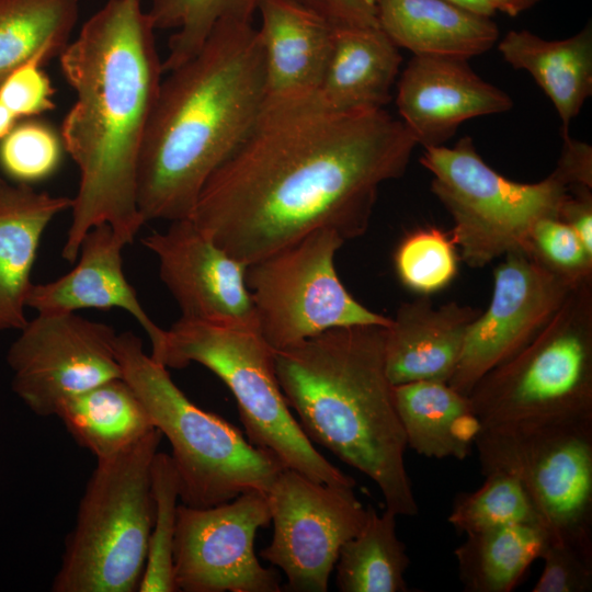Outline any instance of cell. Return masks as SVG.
I'll return each mask as SVG.
<instances>
[{"mask_svg":"<svg viewBox=\"0 0 592 592\" xmlns=\"http://www.w3.org/2000/svg\"><path fill=\"white\" fill-rule=\"evenodd\" d=\"M415 146L384 109L339 111L317 92L266 95L190 219L246 265L317 229L354 239L368 228L380 185L405 173Z\"/></svg>","mask_w":592,"mask_h":592,"instance_id":"1","label":"cell"},{"mask_svg":"<svg viewBox=\"0 0 592 592\" xmlns=\"http://www.w3.org/2000/svg\"><path fill=\"white\" fill-rule=\"evenodd\" d=\"M155 31L141 0H107L59 55L76 94L60 129L79 170L61 250L70 263L92 227L109 224L129 244L146 224L136 177L163 73Z\"/></svg>","mask_w":592,"mask_h":592,"instance_id":"2","label":"cell"},{"mask_svg":"<svg viewBox=\"0 0 592 592\" xmlns=\"http://www.w3.org/2000/svg\"><path fill=\"white\" fill-rule=\"evenodd\" d=\"M166 73L137 166L145 223L191 218L204 184L250 133L266 99L263 48L250 21L221 20L195 56Z\"/></svg>","mask_w":592,"mask_h":592,"instance_id":"3","label":"cell"},{"mask_svg":"<svg viewBox=\"0 0 592 592\" xmlns=\"http://www.w3.org/2000/svg\"><path fill=\"white\" fill-rule=\"evenodd\" d=\"M387 327H340L274 351L275 374L307 437L369 477L386 508L415 516L408 447L385 365Z\"/></svg>","mask_w":592,"mask_h":592,"instance_id":"4","label":"cell"},{"mask_svg":"<svg viewBox=\"0 0 592 592\" xmlns=\"http://www.w3.org/2000/svg\"><path fill=\"white\" fill-rule=\"evenodd\" d=\"M122 377L171 444L180 500L209 508L242 493H266L284 467L269 452L246 440L231 423L193 403L173 383L167 367L145 353L130 331L115 339Z\"/></svg>","mask_w":592,"mask_h":592,"instance_id":"5","label":"cell"},{"mask_svg":"<svg viewBox=\"0 0 592 592\" xmlns=\"http://www.w3.org/2000/svg\"><path fill=\"white\" fill-rule=\"evenodd\" d=\"M166 367L198 363L230 389L248 441L286 468L329 485L356 481L333 466L304 433L278 385L274 350L255 325L180 318L166 330L161 349L150 355Z\"/></svg>","mask_w":592,"mask_h":592,"instance_id":"6","label":"cell"},{"mask_svg":"<svg viewBox=\"0 0 592 592\" xmlns=\"http://www.w3.org/2000/svg\"><path fill=\"white\" fill-rule=\"evenodd\" d=\"M161 439L153 429L124 451L96 459L52 591L138 590L153 517L151 464Z\"/></svg>","mask_w":592,"mask_h":592,"instance_id":"7","label":"cell"},{"mask_svg":"<svg viewBox=\"0 0 592 592\" xmlns=\"http://www.w3.org/2000/svg\"><path fill=\"white\" fill-rule=\"evenodd\" d=\"M480 429L592 418V280L468 395Z\"/></svg>","mask_w":592,"mask_h":592,"instance_id":"8","label":"cell"},{"mask_svg":"<svg viewBox=\"0 0 592 592\" xmlns=\"http://www.w3.org/2000/svg\"><path fill=\"white\" fill-rule=\"evenodd\" d=\"M420 162L433 175L432 193L452 216L451 238L459 259L474 269L531 248L535 225L557 218L568 192L554 172L537 183L502 177L485 162L469 136L453 147L424 148Z\"/></svg>","mask_w":592,"mask_h":592,"instance_id":"9","label":"cell"},{"mask_svg":"<svg viewBox=\"0 0 592 592\" xmlns=\"http://www.w3.org/2000/svg\"><path fill=\"white\" fill-rule=\"evenodd\" d=\"M481 473L514 476L549 537L592 543V418L480 429Z\"/></svg>","mask_w":592,"mask_h":592,"instance_id":"10","label":"cell"},{"mask_svg":"<svg viewBox=\"0 0 592 592\" xmlns=\"http://www.w3.org/2000/svg\"><path fill=\"white\" fill-rule=\"evenodd\" d=\"M344 242L317 229L247 265L258 328L274 351L333 328L390 326L391 318L367 309L339 278L334 257Z\"/></svg>","mask_w":592,"mask_h":592,"instance_id":"11","label":"cell"},{"mask_svg":"<svg viewBox=\"0 0 592 592\" xmlns=\"http://www.w3.org/2000/svg\"><path fill=\"white\" fill-rule=\"evenodd\" d=\"M273 523L261 557L278 567L294 592H326L341 547L367 519L353 488L315 481L283 468L266 492Z\"/></svg>","mask_w":592,"mask_h":592,"instance_id":"12","label":"cell"},{"mask_svg":"<svg viewBox=\"0 0 592 592\" xmlns=\"http://www.w3.org/2000/svg\"><path fill=\"white\" fill-rule=\"evenodd\" d=\"M116 335L76 312L37 314L7 353L12 390L36 415H55L67 398L122 377Z\"/></svg>","mask_w":592,"mask_h":592,"instance_id":"13","label":"cell"},{"mask_svg":"<svg viewBox=\"0 0 592 592\" xmlns=\"http://www.w3.org/2000/svg\"><path fill=\"white\" fill-rule=\"evenodd\" d=\"M271 523L266 493L252 491L209 508L178 505L173 579L183 592H280L276 571L254 551Z\"/></svg>","mask_w":592,"mask_h":592,"instance_id":"14","label":"cell"},{"mask_svg":"<svg viewBox=\"0 0 592 592\" xmlns=\"http://www.w3.org/2000/svg\"><path fill=\"white\" fill-rule=\"evenodd\" d=\"M503 257L493 273L491 303L470 326L448 382L465 396L486 373L525 346L581 283L554 270L532 247Z\"/></svg>","mask_w":592,"mask_h":592,"instance_id":"15","label":"cell"},{"mask_svg":"<svg viewBox=\"0 0 592 592\" xmlns=\"http://www.w3.org/2000/svg\"><path fill=\"white\" fill-rule=\"evenodd\" d=\"M158 259L160 278L182 318L255 325L247 265L231 258L190 218L141 239Z\"/></svg>","mask_w":592,"mask_h":592,"instance_id":"16","label":"cell"},{"mask_svg":"<svg viewBox=\"0 0 592 592\" xmlns=\"http://www.w3.org/2000/svg\"><path fill=\"white\" fill-rule=\"evenodd\" d=\"M396 105L417 145L426 148L443 146L465 121L510 111L513 101L467 59L413 55L399 78Z\"/></svg>","mask_w":592,"mask_h":592,"instance_id":"17","label":"cell"},{"mask_svg":"<svg viewBox=\"0 0 592 592\" xmlns=\"http://www.w3.org/2000/svg\"><path fill=\"white\" fill-rule=\"evenodd\" d=\"M125 246L109 224L92 227L81 241L76 266L57 280L33 283L26 307L43 315L88 308L123 309L146 331L151 343L150 355H155L163 344L166 330L148 316L124 274Z\"/></svg>","mask_w":592,"mask_h":592,"instance_id":"18","label":"cell"},{"mask_svg":"<svg viewBox=\"0 0 592 592\" xmlns=\"http://www.w3.org/2000/svg\"><path fill=\"white\" fill-rule=\"evenodd\" d=\"M480 314L456 301L435 308L426 296L402 303L385 338V365L392 386L418 380L448 383L468 330Z\"/></svg>","mask_w":592,"mask_h":592,"instance_id":"19","label":"cell"},{"mask_svg":"<svg viewBox=\"0 0 592 592\" xmlns=\"http://www.w3.org/2000/svg\"><path fill=\"white\" fill-rule=\"evenodd\" d=\"M258 35L263 48L266 95L317 92L329 59L328 20L293 0H261Z\"/></svg>","mask_w":592,"mask_h":592,"instance_id":"20","label":"cell"},{"mask_svg":"<svg viewBox=\"0 0 592 592\" xmlns=\"http://www.w3.org/2000/svg\"><path fill=\"white\" fill-rule=\"evenodd\" d=\"M71 205L70 197L0 178V332L26 325V297L42 236L52 219Z\"/></svg>","mask_w":592,"mask_h":592,"instance_id":"21","label":"cell"},{"mask_svg":"<svg viewBox=\"0 0 592 592\" xmlns=\"http://www.w3.org/2000/svg\"><path fill=\"white\" fill-rule=\"evenodd\" d=\"M379 29L415 56L469 59L488 52L499 29L480 15L445 0H375Z\"/></svg>","mask_w":592,"mask_h":592,"instance_id":"22","label":"cell"},{"mask_svg":"<svg viewBox=\"0 0 592 592\" xmlns=\"http://www.w3.org/2000/svg\"><path fill=\"white\" fill-rule=\"evenodd\" d=\"M401 61L399 48L379 27L334 26L317 94L339 111L384 109Z\"/></svg>","mask_w":592,"mask_h":592,"instance_id":"23","label":"cell"},{"mask_svg":"<svg viewBox=\"0 0 592 592\" xmlns=\"http://www.w3.org/2000/svg\"><path fill=\"white\" fill-rule=\"evenodd\" d=\"M498 49L515 69L526 70L554 104L560 122L561 138L592 94V31L565 39H544L527 30L510 31Z\"/></svg>","mask_w":592,"mask_h":592,"instance_id":"24","label":"cell"},{"mask_svg":"<svg viewBox=\"0 0 592 592\" xmlns=\"http://www.w3.org/2000/svg\"><path fill=\"white\" fill-rule=\"evenodd\" d=\"M407 445L429 458L465 459L480 431L468 396L448 383L418 380L394 386Z\"/></svg>","mask_w":592,"mask_h":592,"instance_id":"25","label":"cell"},{"mask_svg":"<svg viewBox=\"0 0 592 592\" xmlns=\"http://www.w3.org/2000/svg\"><path fill=\"white\" fill-rule=\"evenodd\" d=\"M55 415L96 459L124 451L156 429L141 400L123 377L67 398Z\"/></svg>","mask_w":592,"mask_h":592,"instance_id":"26","label":"cell"},{"mask_svg":"<svg viewBox=\"0 0 592 592\" xmlns=\"http://www.w3.org/2000/svg\"><path fill=\"white\" fill-rule=\"evenodd\" d=\"M547 533L513 524L466 535L455 549L458 577L468 592H510L539 558Z\"/></svg>","mask_w":592,"mask_h":592,"instance_id":"27","label":"cell"},{"mask_svg":"<svg viewBox=\"0 0 592 592\" xmlns=\"http://www.w3.org/2000/svg\"><path fill=\"white\" fill-rule=\"evenodd\" d=\"M397 514L385 508L378 514L367 506L363 528L340 549L337 587L341 592H405L410 563L406 545L397 535Z\"/></svg>","mask_w":592,"mask_h":592,"instance_id":"28","label":"cell"},{"mask_svg":"<svg viewBox=\"0 0 592 592\" xmlns=\"http://www.w3.org/2000/svg\"><path fill=\"white\" fill-rule=\"evenodd\" d=\"M78 16V0H0V82L34 57L59 56Z\"/></svg>","mask_w":592,"mask_h":592,"instance_id":"29","label":"cell"},{"mask_svg":"<svg viewBox=\"0 0 592 592\" xmlns=\"http://www.w3.org/2000/svg\"><path fill=\"white\" fill-rule=\"evenodd\" d=\"M156 30H173L163 73L195 56L221 20L252 22L261 0H141Z\"/></svg>","mask_w":592,"mask_h":592,"instance_id":"30","label":"cell"},{"mask_svg":"<svg viewBox=\"0 0 592 592\" xmlns=\"http://www.w3.org/2000/svg\"><path fill=\"white\" fill-rule=\"evenodd\" d=\"M485 477V482L475 491L457 494L447 517L451 525L466 535L513 524L542 526L528 496L514 476L493 470Z\"/></svg>","mask_w":592,"mask_h":592,"instance_id":"31","label":"cell"},{"mask_svg":"<svg viewBox=\"0 0 592 592\" xmlns=\"http://www.w3.org/2000/svg\"><path fill=\"white\" fill-rule=\"evenodd\" d=\"M153 517L148 554L138 592H174L173 544L179 478L171 456L157 452L151 464Z\"/></svg>","mask_w":592,"mask_h":592,"instance_id":"32","label":"cell"},{"mask_svg":"<svg viewBox=\"0 0 592 592\" xmlns=\"http://www.w3.org/2000/svg\"><path fill=\"white\" fill-rule=\"evenodd\" d=\"M451 235L436 228L419 229L398 246L395 266L403 285L422 294L436 292L455 277L459 257Z\"/></svg>","mask_w":592,"mask_h":592,"instance_id":"33","label":"cell"},{"mask_svg":"<svg viewBox=\"0 0 592 592\" xmlns=\"http://www.w3.org/2000/svg\"><path fill=\"white\" fill-rule=\"evenodd\" d=\"M61 138L47 124L24 121L0 140V167L16 183L50 177L61 160Z\"/></svg>","mask_w":592,"mask_h":592,"instance_id":"34","label":"cell"},{"mask_svg":"<svg viewBox=\"0 0 592 592\" xmlns=\"http://www.w3.org/2000/svg\"><path fill=\"white\" fill-rule=\"evenodd\" d=\"M539 558L544 566L533 592L592 590V543L547 536Z\"/></svg>","mask_w":592,"mask_h":592,"instance_id":"35","label":"cell"},{"mask_svg":"<svg viewBox=\"0 0 592 592\" xmlns=\"http://www.w3.org/2000/svg\"><path fill=\"white\" fill-rule=\"evenodd\" d=\"M531 243L544 262L570 280L592 278V253L574 230L558 218L539 220L532 231Z\"/></svg>","mask_w":592,"mask_h":592,"instance_id":"36","label":"cell"},{"mask_svg":"<svg viewBox=\"0 0 592 592\" xmlns=\"http://www.w3.org/2000/svg\"><path fill=\"white\" fill-rule=\"evenodd\" d=\"M43 64L41 57H34L0 82V101L18 119L41 115L56 106L55 89L42 69Z\"/></svg>","mask_w":592,"mask_h":592,"instance_id":"37","label":"cell"},{"mask_svg":"<svg viewBox=\"0 0 592 592\" xmlns=\"http://www.w3.org/2000/svg\"><path fill=\"white\" fill-rule=\"evenodd\" d=\"M334 26L379 27L375 0H293Z\"/></svg>","mask_w":592,"mask_h":592,"instance_id":"38","label":"cell"},{"mask_svg":"<svg viewBox=\"0 0 592 592\" xmlns=\"http://www.w3.org/2000/svg\"><path fill=\"white\" fill-rule=\"evenodd\" d=\"M562 150L553 171L567 186L592 189V147L569 135L562 137Z\"/></svg>","mask_w":592,"mask_h":592,"instance_id":"39","label":"cell"},{"mask_svg":"<svg viewBox=\"0 0 592 592\" xmlns=\"http://www.w3.org/2000/svg\"><path fill=\"white\" fill-rule=\"evenodd\" d=\"M559 220L571 227L592 253V194L590 187L569 189L558 210Z\"/></svg>","mask_w":592,"mask_h":592,"instance_id":"40","label":"cell"},{"mask_svg":"<svg viewBox=\"0 0 592 592\" xmlns=\"http://www.w3.org/2000/svg\"><path fill=\"white\" fill-rule=\"evenodd\" d=\"M494 12L500 11L510 16H516L535 5L539 0H482Z\"/></svg>","mask_w":592,"mask_h":592,"instance_id":"41","label":"cell"},{"mask_svg":"<svg viewBox=\"0 0 592 592\" xmlns=\"http://www.w3.org/2000/svg\"><path fill=\"white\" fill-rule=\"evenodd\" d=\"M485 16H493L496 12L482 0H445Z\"/></svg>","mask_w":592,"mask_h":592,"instance_id":"42","label":"cell"},{"mask_svg":"<svg viewBox=\"0 0 592 592\" xmlns=\"http://www.w3.org/2000/svg\"><path fill=\"white\" fill-rule=\"evenodd\" d=\"M16 121L13 113L0 101V140L11 132Z\"/></svg>","mask_w":592,"mask_h":592,"instance_id":"43","label":"cell"}]
</instances>
